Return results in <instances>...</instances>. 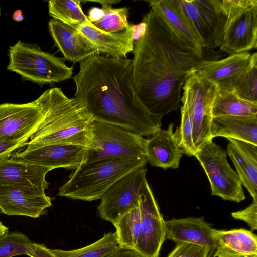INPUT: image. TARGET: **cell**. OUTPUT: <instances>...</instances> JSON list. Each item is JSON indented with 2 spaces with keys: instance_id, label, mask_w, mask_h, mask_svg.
<instances>
[{
  "instance_id": "cell-1",
  "label": "cell",
  "mask_w": 257,
  "mask_h": 257,
  "mask_svg": "<svg viewBox=\"0 0 257 257\" xmlns=\"http://www.w3.org/2000/svg\"><path fill=\"white\" fill-rule=\"evenodd\" d=\"M143 20L146 29L135 41L133 51V82L148 110L163 117L179 109L186 79L202 59L183 48L153 10Z\"/></svg>"
},
{
  "instance_id": "cell-2",
  "label": "cell",
  "mask_w": 257,
  "mask_h": 257,
  "mask_svg": "<svg viewBox=\"0 0 257 257\" xmlns=\"http://www.w3.org/2000/svg\"><path fill=\"white\" fill-rule=\"evenodd\" d=\"M132 60L94 54L79 63L73 79L74 97L83 102L94 121L150 136L161 128L162 118L150 112L135 89Z\"/></svg>"
},
{
  "instance_id": "cell-3",
  "label": "cell",
  "mask_w": 257,
  "mask_h": 257,
  "mask_svg": "<svg viewBox=\"0 0 257 257\" xmlns=\"http://www.w3.org/2000/svg\"><path fill=\"white\" fill-rule=\"evenodd\" d=\"M93 119L80 100L67 97L60 88L54 92L46 118L26 148L75 144L87 147Z\"/></svg>"
},
{
  "instance_id": "cell-4",
  "label": "cell",
  "mask_w": 257,
  "mask_h": 257,
  "mask_svg": "<svg viewBox=\"0 0 257 257\" xmlns=\"http://www.w3.org/2000/svg\"><path fill=\"white\" fill-rule=\"evenodd\" d=\"M146 156L84 162L74 169L59 189L60 196L83 201L101 199L118 180L130 172L145 168Z\"/></svg>"
},
{
  "instance_id": "cell-5",
  "label": "cell",
  "mask_w": 257,
  "mask_h": 257,
  "mask_svg": "<svg viewBox=\"0 0 257 257\" xmlns=\"http://www.w3.org/2000/svg\"><path fill=\"white\" fill-rule=\"evenodd\" d=\"M8 70L15 72L24 81L42 86L71 78L73 67H68L64 58L43 51L37 44L19 40L10 46Z\"/></svg>"
},
{
  "instance_id": "cell-6",
  "label": "cell",
  "mask_w": 257,
  "mask_h": 257,
  "mask_svg": "<svg viewBox=\"0 0 257 257\" xmlns=\"http://www.w3.org/2000/svg\"><path fill=\"white\" fill-rule=\"evenodd\" d=\"M54 87L26 103L0 104V141H29L41 127L52 100Z\"/></svg>"
},
{
  "instance_id": "cell-7",
  "label": "cell",
  "mask_w": 257,
  "mask_h": 257,
  "mask_svg": "<svg viewBox=\"0 0 257 257\" xmlns=\"http://www.w3.org/2000/svg\"><path fill=\"white\" fill-rule=\"evenodd\" d=\"M146 139L119 127L93 121L84 162L146 156Z\"/></svg>"
},
{
  "instance_id": "cell-8",
  "label": "cell",
  "mask_w": 257,
  "mask_h": 257,
  "mask_svg": "<svg viewBox=\"0 0 257 257\" xmlns=\"http://www.w3.org/2000/svg\"><path fill=\"white\" fill-rule=\"evenodd\" d=\"M227 12L220 50L235 54L257 47V1L224 0Z\"/></svg>"
},
{
  "instance_id": "cell-9",
  "label": "cell",
  "mask_w": 257,
  "mask_h": 257,
  "mask_svg": "<svg viewBox=\"0 0 257 257\" xmlns=\"http://www.w3.org/2000/svg\"><path fill=\"white\" fill-rule=\"evenodd\" d=\"M194 156L207 176L212 195L235 202L246 198L238 174L229 164L226 152L222 147L209 140Z\"/></svg>"
},
{
  "instance_id": "cell-10",
  "label": "cell",
  "mask_w": 257,
  "mask_h": 257,
  "mask_svg": "<svg viewBox=\"0 0 257 257\" xmlns=\"http://www.w3.org/2000/svg\"><path fill=\"white\" fill-rule=\"evenodd\" d=\"M185 99L193 121V139L197 151L211 138L213 119L212 107L218 88L193 70L187 77L183 87Z\"/></svg>"
},
{
  "instance_id": "cell-11",
  "label": "cell",
  "mask_w": 257,
  "mask_h": 257,
  "mask_svg": "<svg viewBox=\"0 0 257 257\" xmlns=\"http://www.w3.org/2000/svg\"><path fill=\"white\" fill-rule=\"evenodd\" d=\"M202 48L219 47L227 19L224 0H179Z\"/></svg>"
},
{
  "instance_id": "cell-12",
  "label": "cell",
  "mask_w": 257,
  "mask_h": 257,
  "mask_svg": "<svg viewBox=\"0 0 257 257\" xmlns=\"http://www.w3.org/2000/svg\"><path fill=\"white\" fill-rule=\"evenodd\" d=\"M146 173L145 168L139 169L116 182L101 198L97 208L99 216L114 224L137 206L147 181Z\"/></svg>"
},
{
  "instance_id": "cell-13",
  "label": "cell",
  "mask_w": 257,
  "mask_h": 257,
  "mask_svg": "<svg viewBox=\"0 0 257 257\" xmlns=\"http://www.w3.org/2000/svg\"><path fill=\"white\" fill-rule=\"evenodd\" d=\"M139 206L140 231L135 249L145 257H159L166 239L165 221L147 181L140 193Z\"/></svg>"
},
{
  "instance_id": "cell-14",
  "label": "cell",
  "mask_w": 257,
  "mask_h": 257,
  "mask_svg": "<svg viewBox=\"0 0 257 257\" xmlns=\"http://www.w3.org/2000/svg\"><path fill=\"white\" fill-rule=\"evenodd\" d=\"M87 147L75 144H54L25 148L12 159L50 169L74 170L85 162Z\"/></svg>"
},
{
  "instance_id": "cell-15",
  "label": "cell",
  "mask_w": 257,
  "mask_h": 257,
  "mask_svg": "<svg viewBox=\"0 0 257 257\" xmlns=\"http://www.w3.org/2000/svg\"><path fill=\"white\" fill-rule=\"evenodd\" d=\"M151 9L165 23L180 45L199 59L203 48L191 23L184 14L179 0L147 1Z\"/></svg>"
},
{
  "instance_id": "cell-16",
  "label": "cell",
  "mask_w": 257,
  "mask_h": 257,
  "mask_svg": "<svg viewBox=\"0 0 257 257\" xmlns=\"http://www.w3.org/2000/svg\"><path fill=\"white\" fill-rule=\"evenodd\" d=\"M52 205L45 191L32 188L0 185V213L33 218L44 215Z\"/></svg>"
},
{
  "instance_id": "cell-17",
  "label": "cell",
  "mask_w": 257,
  "mask_h": 257,
  "mask_svg": "<svg viewBox=\"0 0 257 257\" xmlns=\"http://www.w3.org/2000/svg\"><path fill=\"white\" fill-rule=\"evenodd\" d=\"M252 54L243 52L217 60L201 59L194 71L214 83L219 91H232L235 83L251 63Z\"/></svg>"
},
{
  "instance_id": "cell-18",
  "label": "cell",
  "mask_w": 257,
  "mask_h": 257,
  "mask_svg": "<svg viewBox=\"0 0 257 257\" xmlns=\"http://www.w3.org/2000/svg\"><path fill=\"white\" fill-rule=\"evenodd\" d=\"M49 31L55 45L64 58L74 63L94 54H100L95 47L75 27L55 19L48 22Z\"/></svg>"
},
{
  "instance_id": "cell-19",
  "label": "cell",
  "mask_w": 257,
  "mask_h": 257,
  "mask_svg": "<svg viewBox=\"0 0 257 257\" xmlns=\"http://www.w3.org/2000/svg\"><path fill=\"white\" fill-rule=\"evenodd\" d=\"M166 239L176 243H187L209 248L211 256L216 244L213 229L203 217H189L165 221Z\"/></svg>"
},
{
  "instance_id": "cell-20",
  "label": "cell",
  "mask_w": 257,
  "mask_h": 257,
  "mask_svg": "<svg viewBox=\"0 0 257 257\" xmlns=\"http://www.w3.org/2000/svg\"><path fill=\"white\" fill-rule=\"evenodd\" d=\"M97 50L98 52L115 58H127L133 51L134 40L132 25L123 31L107 33L93 26L92 23L76 27Z\"/></svg>"
},
{
  "instance_id": "cell-21",
  "label": "cell",
  "mask_w": 257,
  "mask_h": 257,
  "mask_svg": "<svg viewBox=\"0 0 257 257\" xmlns=\"http://www.w3.org/2000/svg\"><path fill=\"white\" fill-rule=\"evenodd\" d=\"M51 170L11 157L5 159L0 160V185L32 188L45 191L49 186L46 175Z\"/></svg>"
},
{
  "instance_id": "cell-22",
  "label": "cell",
  "mask_w": 257,
  "mask_h": 257,
  "mask_svg": "<svg viewBox=\"0 0 257 257\" xmlns=\"http://www.w3.org/2000/svg\"><path fill=\"white\" fill-rule=\"evenodd\" d=\"M174 126L171 123L167 129L161 128L146 139V157L151 166L164 169L179 167L183 153L173 137Z\"/></svg>"
},
{
  "instance_id": "cell-23",
  "label": "cell",
  "mask_w": 257,
  "mask_h": 257,
  "mask_svg": "<svg viewBox=\"0 0 257 257\" xmlns=\"http://www.w3.org/2000/svg\"><path fill=\"white\" fill-rule=\"evenodd\" d=\"M227 153L233 163L242 185L257 200V145L228 139Z\"/></svg>"
},
{
  "instance_id": "cell-24",
  "label": "cell",
  "mask_w": 257,
  "mask_h": 257,
  "mask_svg": "<svg viewBox=\"0 0 257 257\" xmlns=\"http://www.w3.org/2000/svg\"><path fill=\"white\" fill-rule=\"evenodd\" d=\"M216 248L213 257H257V236L243 228L213 229Z\"/></svg>"
},
{
  "instance_id": "cell-25",
  "label": "cell",
  "mask_w": 257,
  "mask_h": 257,
  "mask_svg": "<svg viewBox=\"0 0 257 257\" xmlns=\"http://www.w3.org/2000/svg\"><path fill=\"white\" fill-rule=\"evenodd\" d=\"M211 138L223 137L257 145V115L213 117Z\"/></svg>"
},
{
  "instance_id": "cell-26",
  "label": "cell",
  "mask_w": 257,
  "mask_h": 257,
  "mask_svg": "<svg viewBox=\"0 0 257 257\" xmlns=\"http://www.w3.org/2000/svg\"><path fill=\"white\" fill-rule=\"evenodd\" d=\"M254 115H257L256 103L242 99L232 91H218L212 107L213 117Z\"/></svg>"
},
{
  "instance_id": "cell-27",
  "label": "cell",
  "mask_w": 257,
  "mask_h": 257,
  "mask_svg": "<svg viewBox=\"0 0 257 257\" xmlns=\"http://www.w3.org/2000/svg\"><path fill=\"white\" fill-rule=\"evenodd\" d=\"M82 1L51 0L48 1V12L53 18L69 26L77 27L91 23L84 13Z\"/></svg>"
},
{
  "instance_id": "cell-28",
  "label": "cell",
  "mask_w": 257,
  "mask_h": 257,
  "mask_svg": "<svg viewBox=\"0 0 257 257\" xmlns=\"http://www.w3.org/2000/svg\"><path fill=\"white\" fill-rule=\"evenodd\" d=\"M119 245L115 232H108L95 242L85 247L72 250H64L50 249L56 257H104Z\"/></svg>"
},
{
  "instance_id": "cell-29",
  "label": "cell",
  "mask_w": 257,
  "mask_h": 257,
  "mask_svg": "<svg viewBox=\"0 0 257 257\" xmlns=\"http://www.w3.org/2000/svg\"><path fill=\"white\" fill-rule=\"evenodd\" d=\"M119 245L135 249L140 234L141 212L138 204L129 212L113 224Z\"/></svg>"
},
{
  "instance_id": "cell-30",
  "label": "cell",
  "mask_w": 257,
  "mask_h": 257,
  "mask_svg": "<svg viewBox=\"0 0 257 257\" xmlns=\"http://www.w3.org/2000/svg\"><path fill=\"white\" fill-rule=\"evenodd\" d=\"M180 101L182 103L181 106V122L173 133V137L183 154L192 156L197 152L193 139V121L187 103L183 96L181 97Z\"/></svg>"
},
{
  "instance_id": "cell-31",
  "label": "cell",
  "mask_w": 257,
  "mask_h": 257,
  "mask_svg": "<svg viewBox=\"0 0 257 257\" xmlns=\"http://www.w3.org/2000/svg\"><path fill=\"white\" fill-rule=\"evenodd\" d=\"M101 8L103 14L100 19L92 23L94 26L107 33L123 31L130 27L127 8H113L110 6Z\"/></svg>"
},
{
  "instance_id": "cell-32",
  "label": "cell",
  "mask_w": 257,
  "mask_h": 257,
  "mask_svg": "<svg viewBox=\"0 0 257 257\" xmlns=\"http://www.w3.org/2000/svg\"><path fill=\"white\" fill-rule=\"evenodd\" d=\"M232 92L244 100L257 103V53L252 54L250 64L236 81Z\"/></svg>"
},
{
  "instance_id": "cell-33",
  "label": "cell",
  "mask_w": 257,
  "mask_h": 257,
  "mask_svg": "<svg viewBox=\"0 0 257 257\" xmlns=\"http://www.w3.org/2000/svg\"><path fill=\"white\" fill-rule=\"evenodd\" d=\"M32 242L23 233L8 232L0 236V257L28 255L29 245Z\"/></svg>"
},
{
  "instance_id": "cell-34",
  "label": "cell",
  "mask_w": 257,
  "mask_h": 257,
  "mask_svg": "<svg viewBox=\"0 0 257 257\" xmlns=\"http://www.w3.org/2000/svg\"><path fill=\"white\" fill-rule=\"evenodd\" d=\"M210 249L204 247L187 243H176L167 257H210Z\"/></svg>"
},
{
  "instance_id": "cell-35",
  "label": "cell",
  "mask_w": 257,
  "mask_h": 257,
  "mask_svg": "<svg viewBox=\"0 0 257 257\" xmlns=\"http://www.w3.org/2000/svg\"><path fill=\"white\" fill-rule=\"evenodd\" d=\"M231 216L235 219L245 222L252 230H257V200L243 210L231 213Z\"/></svg>"
},
{
  "instance_id": "cell-36",
  "label": "cell",
  "mask_w": 257,
  "mask_h": 257,
  "mask_svg": "<svg viewBox=\"0 0 257 257\" xmlns=\"http://www.w3.org/2000/svg\"><path fill=\"white\" fill-rule=\"evenodd\" d=\"M29 141H0V160L11 157L17 150L26 148Z\"/></svg>"
},
{
  "instance_id": "cell-37",
  "label": "cell",
  "mask_w": 257,
  "mask_h": 257,
  "mask_svg": "<svg viewBox=\"0 0 257 257\" xmlns=\"http://www.w3.org/2000/svg\"><path fill=\"white\" fill-rule=\"evenodd\" d=\"M30 257H56L45 245L42 244L32 242L29 245Z\"/></svg>"
},
{
  "instance_id": "cell-38",
  "label": "cell",
  "mask_w": 257,
  "mask_h": 257,
  "mask_svg": "<svg viewBox=\"0 0 257 257\" xmlns=\"http://www.w3.org/2000/svg\"><path fill=\"white\" fill-rule=\"evenodd\" d=\"M104 257H145L133 248L118 245Z\"/></svg>"
},
{
  "instance_id": "cell-39",
  "label": "cell",
  "mask_w": 257,
  "mask_h": 257,
  "mask_svg": "<svg viewBox=\"0 0 257 257\" xmlns=\"http://www.w3.org/2000/svg\"><path fill=\"white\" fill-rule=\"evenodd\" d=\"M146 23L143 20L137 25H132V29L134 41L139 39L145 33Z\"/></svg>"
},
{
  "instance_id": "cell-40",
  "label": "cell",
  "mask_w": 257,
  "mask_h": 257,
  "mask_svg": "<svg viewBox=\"0 0 257 257\" xmlns=\"http://www.w3.org/2000/svg\"><path fill=\"white\" fill-rule=\"evenodd\" d=\"M102 14L103 10L102 8L93 7L90 9L87 18L92 23L100 19Z\"/></svg>"
},
{
  "instance_id": "cell-41",
  "label": "cell",
  "mask_w": 257,
  "mask_h": 257,
  "mask_svg": "<svg viewBox=\"0 0 257 257\" xmlns=\"http://www.w3.org/2000/svg\"><path fill=\"white\" fill-rule=\"evenodd\" d=\"M88 2H97L100 3L102 5V7H107L111 6L113 4H116L120 2V1H89Z\"/></svg>"
},
{
  "instance_id": "cell-42",
  "label": "cell",
  "mask_w": 257,
  "mask_h": 257,
  "mask_svg": "<svg viewBox=\"0 0 257 257\" xmlns=\"http://www.w3.org/2000/svg\"><path fill=\"white\" fill-rule=\"evenodd\" d=\"M12 19L16 22H21L24 19L22 11L21 10H16L12 15Z\"/></svg>"
},
{
  "instance_id": "cell-43",
  "label": "cell",
  "mask_w": 257,
  "mask_h": 257,
  "mask_svg": "<svg viewBox=\"0 0 257 257\" xmlns=\"http://www.w3.org/2000/svg\"><path fill=\"white\" fill-rule=\"evenodd\" d=\"M9 232V228L0 221V236Z\"/></svg>"
},
{
  "instance_id": "cell-44",
  "label": "cell",
  "mask_w": 257,
  "mask_h": 257,
  "mask_svg": "<svg viewBox=\"0 0 257 257\" xmlns=\"http://www.w3.org/2000/svg\"><path fill=\"white\" fill-rule=\"evenodd\" d=\"M1 15V5H0V16Z\"/></svg>"
}]
</instances>
